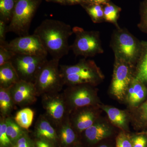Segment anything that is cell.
I'll return each mask as SVG.
<instances>
[{"instance_id":"cell-10","label":"cell","mask_w":147,"mask_h":147,"mask_svg":"<svg viewBox=\"0 0 147 147\" xmlns=\"http://www.w3.org/2000/svg\"><path fill=\"white\" fill-rule=\"evenodd\" d=\"M47 60L46 57L16 54L11 62L21 80L34 83L38 72Z\"/></svg>"},{"instance_id":"cell-35","label":"cell","mask_w":147,"mask_h":147,"mask_svg":"<svg viewBox=\"0 0 147 147\" xmlns=\"http://www.w3.org/2000/svg\"><path fill=\"white\" fill-rule=\"evenodd\" d=\"M34 142L35 147H55L54 144L45 139H36Z\"/></svg>"},{"instance_id":"cell-30","label":"cell","mask_w":147,"mask_h":147,"mask_svg":"<svg viewBox=\"0 0 147 147\" xmlns=\"http://www.w3.org/2000/svg\"><path fill=\"white\" fill-rule=\"evenodd\" d=\"M15 55V53L5 46L0 45V66L11 61Z\"/></svg>"},{"instance_id":"cell-39","label":"cell","mask_w":147,"mask_h":147,"mask_svg":"<svg viewBox=\"0 0 147 147\" xmlns=\"http://www.w3.org/2000/svg\"><path fill=\"white\" fill-rule=\"evenodd\" d=\"M98 147H109V146H108L107 145H101V146H99Z\"/></svg>"},{"instance_id":"cell-33","label":"cell","mask_w":147,"mask_h":147,"mask_svg":"<svg viewBox=\"0 0 147 147\" xmlns=\"http://www.w3.org/2000/svg\"><path fill=\"white\" fill-rule=\"evenodd\" d=\"M137 118L143 123H147V100L137 110Z\"/></svg>"},{"instance_id":"cell-2","label":"cell","mask_w":147,"mask_h":147,"mask_svg":"<svg viewBox=\"0 0 147 147\" xmlns=\"http://www.w3.org/2000/svg\"><path fill=\"white\" fill-rule=\"evenodd\" d=\"M60 70L65 85L67 86L82 84L94 86L104 78L94 61L86 58L73 65H60Z\"/></svg>"},{"instance_id":"cell-26","label":"cell","mask_w":147,"mask_h":147,"mask_svg":"<svg viewBox=\"0 0 147 147\" xmlns=\"http://www.w3.org/2000/svg\"><path fill=\"white\" fill-rule=\"evenodd\" d=\"M86 9L94 23L98 24L105 21L103 8L101 5H88Z\"/></svg>"},{"instance_id":"cell-22","label":"cell","mask_w":147,"mask_h":147,"mask_svg":"<svg viewBox=\"0 0 147 147\" xmlns=\"http://www.w3.org/2000/svg\"><path fill=\"white\" fill-rule=\"evenodd\" d=\"M34 116L33 110L25 107L18 111L13 118L19 126L27 130L31 126Z\"/></svg>"},{"instance_id":"cell-1","label":"cell","mask_w":147,"mask_h":147,"mask_svg":"<svg viewBox=\"0 0 147 147\" xmlns=\"http://www.w3.org/2000/svg\"><path fill=\"white\" fill-rule=\"evenodd\" d=\"M73 33L70 25L59 20L47 19L41 22L33 34L39 38L52 59L60 60L71 49L68 39Z\"/></svg>"},{"instance_id":"cell-7","label":"cell","mask_w":147,"mask_h":147,"mask_svg":"<svg viewBox=\"0 0 147 147\" xmlns=\"http://www.w3.org/2000/svg\"><path fill=\"white\" fill-rule=\"evenodd\" d=\"M69 113L79 108L97 107L99 99L93 86L87 84L69 86L63 93Z\"/></svg>"},{"instance_id":"cell-15","label":"cell","mask_w":147,"mask_h":147,"mask_svg":"<svg viewBox=\"0 0 147 147\" xmlns=\"http://www.w3.org/2000/svg\"><path fill=\"white\" fill-rule=\"evenodd\" d=\"M84 132L87 142L95 144L111 136L113 129L107 123L97 120Z\"/></svg>"},{"instance_id":"cell-20","label":"cell","mask_w":147,"mask_h":147,"mask_svg":"<svg viewBox=\"0 0 147 147\" xmlns=\"http://www.w3.org/2000/svg\"><path fill=\"white\" fill-rule=\"evenodd\" d=\"M134 78L147 84V41H142V48L135 66Z\"/></svg>"},{"instance_id":"cell-5","label":"cell","mask_w":147,"mask_h":147,"mask_svg":"<svg viewBox=\"0 0 147 147\" xmlns=\"http://www.w3.org/2000/svg\"><path fill=\"white\" fill-rule=\"evenodd\" d=\"M39 3L40 0H16L12 17L7 26V32L14 33L19 36L28 35Z\"/></svg>"},{"instance_id":"cell-38","label":"cell","mask_w":147,"mask_h":147,"mask_svg":"<svg viewBox=\"0 0 147 147\" xmlns=\"http://www.w3.org/2000/svg\"><path fill=\"white\" fill-rule=\"evenodd\" d=\"M47 1H51L54 2L59 3L62 5L66 4L65 0H47Z\"/></svg>"},{"instance_id":"cell-37","label":"cell","mask_w":147,"mask_h":147,"mask_svg":"<svg viewBox=\"0 0 147 147\" xmlns=\"http://www.w3.org/2000/svg\"><path fill=\"white\" fill-rule=\"evenodd\" d=\"M66 4L71 5L82 3H83V0H65Z\"/></svg>"},{"instance_id":"cell-36","label":"cell","mask_w":147,"mask_h":147,"mask_svg":"<svg viewBox=\"0 0 147 147\" xmlns=\"http://www.w3.org/2000/svg\"><path fill=\"white\" fill-rule=\"evenodd\" d=\"M109 0H83V3L88 4V5L99 4L105 5L108 3Z\"/></svg>"},{"instance_id":"cell-21","label":"cell","mask_w":147,"mask_h":147,"mask_svg":"<svg viewBox=\"0 0 147 147\" xmlns=\"http://www.w3.org/2000/svg\"><path fill=\"white\" fill-rule=\"evenodd\" d=\"M15 104L9 88L0 87V113L1 117H7L14 109Z\"/></svg>"},{"instance_id":"cell-3","label":"cell","mask_w":147,"mask_h":147,"mask_svg":"<svg viewBox=\"0 0 147 147\" xmlns=\"http://www.w3.org/2000/svg\"><path fill=\"white\" fill-rule=\"evenodd\" d=\"M110 47L114 53L115 57L135 66L141 53L142 41L126 28L120 27L113 31Z\"/></svg>"},{"instance_id":"cell-34","label":"cell","mask_w":147,"mask_h":147,"mask_svg":"<svg viewBox=\"0 0 147 147\" xmlns=\"http://www.w3.org/2000/svg\"><path fill=\"white\" fill-rule=\"evenodd\" d=\"M7 23L2 20H0V45L5 43L6 34L7 32Z\"/></svg>"},{"instance_id":"cell-28","label":"cell","mask_w":147,"mask_h":147,"mask_svg":"<svg viewBox=\"0 0 147 147\" xmlns=\"http://www.w3.org/2000/svg\"><path fill=\"white\" fill-rule=\"evenodd\" d=\"M116 147H132L131 136L122 131L116 138Z\"/></svg>"},{"instance_id":"cell-27","label":"cell","mask_w":147,"mask_h":147,"mask_svg":"<svg viewBox=\"0 0 147 147\" xmlns=\"http://www.w3.org/2000/svg\"><path fill=\"white\" fill-rule=\"evenodd\" d=\"M13 146V144L9 138L7 133L6 118L1 117V118H0V147H12Z\"/></svg>"},{"instance_id":"cell-18","label":"cell","mask_w":147,"mask_h":147,"mask_svg":"<svg viewBox=\"0 0 147 147\" xmlns=\"http://www.w3.org/2000/svg\"><path fill=\"white\" fill-rule=\"evenodd\" d=\"M100 107L106 113L111 123L122 131H128L129 117L125 111L109 105H100Z\"/></svg>"},{"instance_id":"cell-14","label":"cell","mask_w":147,"mask_h":147,"mask_svg":"<svg viewBox=\"0 0 147 147\" xmlns=\"http://www.w3.org/2000/svg\"><path fill=\"white\" fill-rule=\"evenodd\" d=\"M34 134L36 139H43L56 145L59 143L57 130L45 115H40L35 125Z\"/></svg>"},{"instance_id":"cell-12","label":"cell","mask_w":147,"mask_h":147,"mask_svg":"<svg viewBox=\"0 0 147 147\" xmlns=\"http://www.w3.org/2000/svg\"><path fill=\"white\" fill-rule=\"evenodd\" d=\"M15 105L25 108L35 103L38 96L34 83L20 80L9 88Z\"/></svg>"},{"instance_id":"cell-8","label":"cell","mask_w":147,"mask_h":147,"mask_svg":"<svg viewBox=\"0 0 147 147\" xmlns=\"http://www.w3.org/2000/svg\"><path fill=\"white\" fill-rule=\"evenodd\" d=\"M135 66L115 57L110 93L119 100L125 99L127 92L134 78Z\"/></svg>"},{"instance_id":"cell-13","label":"cell","mask_w":147,"mask_h":147,"mask_svg":"<svg viewBox=\"0 0 147 147\" xmlns=\"http://www.w3.org/2000/svg\"><path fill=\"white\" fill-rule=\"evenodd\" d=\"M69 118L76 131L82 133L97 120L96 107H85L73 110L69 113Z\"/></svg>"},{"instance_id":"cell-23","label":"cell","mask_w":147,"mask_h":147,"mask_svg":"<svg viewBox=\"0 0 147 147\" xmlns=\"http://www.w3.org/2000/svg\"><path fill=\"white\" fill-rule=\"evenodd\" d=\"M7 133L13 146L26 132V130L19 126L13 118L10 116L6 118Z\"/></svg>"},{"instance_id":"cell-41","label":"cell","mask_w":147,"mask_h":147,"mask_svg":"<svg viewBox=\"0 0 147 147\" xmlns=\"http://www.w3.org/2000/svg\"><path fill=\"white\" fill-rule=\"evenodd\" d=\"M46 1H47V0H46Z\"/></svg>"},{"instance_id":"cell-24","label":"cell","mask_w":147,"mask_h":147,"mask_svg":"<svg viewBox=\"0 0 147 147\" xmlns=\"http://www.w3.org/2000/svg\"><path fill=\"white\" fill-rule=\"evenodd\" d=\"M16 3V0H0V20L10 22Z\"/></svg>"},{"instance_id":"cell-32","label":"cell","mask_w":147,"mask_h":147,"mask_svg":"<svg viewBox=\"0 0 147 147\" xmlns=\"http://www.w3.org/2000/svg\"><path fill=\"white\" fill-rule=\"evenodd\" d=\"M132 147H147V135L137 134L131 136Z\"/></svg>"},{"instance_id":"cell-16","label":"cell","mask_w":147,"mask_h":147,"mask_svg":"<svg viewBox=\"0 0 147 147\" xmlns=\"http://www.w3.org/2000/svg\"><path fill=\"white\" fill-rule=\"evenodd\" d=\"M147 95L146 84L134 78L127 90L125 99L130 107L137 108L144 100Z\"/></svg>"},{"instance_id":"cell-31","label":"cell","mask_w":147,"mask_h":147,"mask_svg":"<svg viewBox=\"0 0 147 147\" xmlns=\"http://www.w3.org/2000/svg\"><path fill=\"white\" fill-rule=\"evenodd\" d=\"M12 147H35V145L26 131Z\"/></svg>"},{"instance_id":"cell-25","label":"cell","mask_w":147,"mask_h":147,"mask_svg":"<svg viewBox=\"0 0 147 147\" xmlns=\"http://www.w3.org/2000/svg\"><path fill=\"white\" fill-rule=\"evenodd\" d=\"M105 5V7L103 8L104 21L113 24L116 28H119L120 26L118 24V20L120 9L116 6L109 3Z\"/></svg>"},{"instance_id":"cell-40","label":"cell","mask_w":147,"mask_h":147,"mask_svg":"<svg viewBox=\"0 0 147 147\" xmlns=\"http://www.w3.org/2000/svg\"><path fill=\"white\" fill-rule=\"evenodd\" d=\"M146 135H147V132L146 133Z\"/></svg>"},{"instance_id":"cell-4","label":"cell","mask_w":147,"mask_h":147,"mask_svg":"<svg viewBox=\"0 0 147 147\" xmlns=\"http://www.w3.org/2000/svg\"><path fill=\"white\" fill-rule=\"evenodd\" d=\"M59 60H47L38 72L34 84L38 96L60 92L65 84L61 75Z\"/></svg>"},{"instance_id":"cell-6","label":"cell","mask_w":147,"mask_h":147,"mask_svg":"<svg viewBox=\"0 0 147 147\" xmlns=\"http://www.w3.org/2000/svg\"><path fill=\"white\" fill-rule=\"evenodd\" d=\"M72 30L75 39L70 48L76 57H91L104 53L99 32L87 31L78 26Z\"/></svg>"},{"instance_id":"cell-9","label":"cell","mask_w":147,"mask_h":147,"mask_svg":"<svg viewBox=\"0 0 147 147\" xmlns=\"http://www.w3.org/2000/svg\"><path fill=\"white\" fill-rule=\"evenodd\" d=\"M41 96L44 115L55 127L69 115L63 94H47Z\"/></svg>"},{"instance_id":"cell-29","label":"cell","mask_w":147,"mask_h":147,"mask_svg":"<svg viewBox=\"0 0 147 147\" xmlns=\"http://www.w3.org/2000/svg\"><path fill=\"white\" fill-rule=\"evenodd\" d=\"M137 26L141 31L147 34V0L142 5L140 21Z\"/></svg>"},{"instance_id":"cell-19","label":"cell","mask_w":147,"mask_h":147,"mask_svg":"<svg viewBox=\"0 0 147 147\" xmlns=\"http://www.w3.org/2000/svg\"><path fill=\"white\" fill-rule=\"evenodd\" d=\"M20 80L11 62L0 66V87L9 88Z\"/></svg>"},{"instance_id":"cell-11","label":"cell","mask_w":147,"mask_h":147,"mask_svg":"<svg viewBox=\"0 0 147 147\" xmlns=\"http://www.w3.org/2000/svg\"><path fill=\"white\" fill-rule=\"evenodd\" d=\"M0 45H4L16 55L47 57L48 54L39 38L34 34L18 37Z\"/></svg>"},{"instance_id":"cell-17","label":"cell","mask_w":147,"mask_h":147,"mask_svg":"<svg viewBox=\"0 0 147 147\" xmlns=\"http://www.w3.org/2000/svg\"><path fill=\"white\" fill-rule=\"evenodd\" d=\"M55 128L59 138V142L62 147H70L76 142L77 131L71 124L69 115Z\"/></svg>"}]
</instances>
